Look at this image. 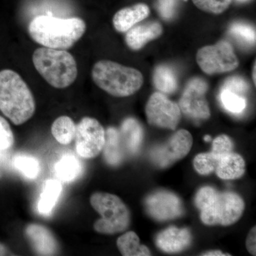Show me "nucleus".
<instances>
[{
	"label": "nucleus",
	"mask_w": 256,
	"mask_h": 256,
	"mask_svg": "<svg viewBox=\"0 0 256 256\" xmlns=\"http://www.w3.org/2000/svg\"><path fill=\"white\" fill-rule=\"evenodd\" d=\"M86 24L78 18H57L41 15L32 20L28 32L33 41L47 48L67 50L80 40Z\"/></svg>",
	"instance_id": "nucleus-1"
},
{
	"label": "nucleus",
	"mask_w": 256,
	"mask_h": 256,
	"mask_svg": "<svg viewBox=\"0 0 256 256\" xmlns=\"http://www.w3.org/2000/svg\"><path fill=\"white\" fill-rule=\"evenodd\" d=\"M0 111L15 126H21L36 111L34 97L20 74L11 69L0 70Z\"/></svg>",
	"instance_id": "nucleus-2"
},
{
	"label": "nucleus",
	"mask_w": 256,
	"mask_h": 256,
	"mask_svg": "<svg viewBox=\"0 0 256 256\" xmlns=\"http://www.w3.org/2000/svg\"><path fill=\"white\" fill-rule=\"evenodd\" d=\"M194 202L202 222L208 226H227L236 223L245 208L244 200L236 193L220 192L210 186L197 192Z\"/></svg>",
	"instance_id": "nucleus-3"
},
{
	"label": "nucleus",
	"mask_w": 256,
	"mask_h": 256,
	"mask_svg": "<svg viewBox=\"0 0 256 256\" xmlns=\"http://www.w3.org/2000/svg\"><path fill=\"white\" fill-rule=\"evenodd\" d=\"M32 62L42 78L55 88H66L76 80V62L66 50L37 48L32 56Z\"/></svg>",
	"instance_id": "nucleus-4"
},
{
	"label": "nucleus",
	"mask_w": 256,
	"mask_h": 256,
	"mask_svg": "<svg viewBox=\"0 0 256 256\" xmlns=\"http://www.w3.org/2000/svg\"><path fill=\"white\" fill-rule=\"evenodd\" d=\"M92 76L98 87L118 98L136 94L144 82L142 74L137 69L108 60H99L94 64Z\"/></svg>",
	"instance_id": "nucleus-5"
},
{
	"label": "nucleus",
	"mask_w": 256,
	"mask_h": 256,
	"mask_svg": "<svg viewBox=\"0 0 256 256\" xmlns=\"http://www.w3.org/2000/svg\"><path fill=\"white\" fill-rule=\"evenodd\" d=\"M90 203L101 216L94 224V229L97 233L114 235L129 228L130 212L119 196L105 192H96L90 196Z\"/></svg>",
	"instance_id": "nucleus-6"
},
{
	"label": "nucleus",
	"mask_w": 256,
	"mask_h": 256,
	"mask_svg": "<svg viewBox=\"0 0 256 256\" xmlns=\"http://www.w3.org/2000/svg\"><path fill=\"white\" fill-rule=\"evenodd\" d=\"M196 62L206 74L232 72L239 64L232 45L226 41L200 48L197 52Z\"/></svg>",
	"instance_id": "nucleus-7"
},
{
	"label": "nucleus",
	"mask_w": 256,
	"mask_h": 256,
	"mask_svg": "<svg viewBox=\"0 0 256 256\" xmlns=\"http://www.w3.org/2000/svg\"><path fill=\"white\" fill-rule=\"evenodd\" d=\"M76 150L80 158L92 159L104 150L106 132L98 120L84 117L76 124Z\"/></svg>",
	"instance_id": "nucleus-8"
},
{
	"label": "nucleus",
	"mask_w": 256,
	"mask_h": 256,
	"mask_svg": "<svg viewBox=\"0 0 256 256\" xmlns=\"http://www.w3.org/2000/svg\"><path fill=\"white\" fill-rule=\"evenodd\" d=\"M192 144L193 138L191 133L186 130H180L168 142L152 150L151 160L159 168H166L188 156Z\"/></svg>",
	"instance_id": "nucleus-9"
},
{
	"label": "nucleus",
	"mask_w": 256,
	"mask_h": 256,
	"mask_svg": "<svg viewBox=\"0 0 256 256\" xmlns=\"http://www.w3.org/2000/svg\"><path fill=\"white\" fill-rule=\"evenodd\" d=\"M146 112L150 124L166 129L175 130L181 118L178 104L162 92H154L150 96L146 102Z\"/></svg>",
	"instance_id": "nucleus-10"
},
{
	"label": "nucleus",
	"mask_w": 256,
	"mask_h": 256,
	"mask_svg": "<svg viewBox=\"0 0 256 256\" xmlns=\"http://www.w3.org/2000/svg\"><path fill=\"white\" fill-rule=\"evenodd\" d=\"M208 86L205 80L195 78L190 80L180 100V110L194 120H206L210 116L205 94Z\"/></svg>",
	"instance_id": "nucleus-11"
},
{
	"label": "nucleus",
	"mask_w": 256,
	"mask_h": 256,
	"mask_svg": "<svg viewBox=\"0 0 256 256\" xmlns=\"http://www.w3.org/2000/svg\"><path fill=\"white\" fill-rule=\"evenodd\" d=\"M144 205L152 218L159 222L174 220L184 213L181 200L171 192L158 191L151 194L146 197Z\"/></svg>",
	"instance_id": "nucleus-12"
},
{
	"label": "nucleus",
	"mask_w": 256,
	"mask_h": 256,
	"mask_svg": "<svg viewBox=\"0 0 256 256\" xmlns=\"http://www.w3.org/2000/svg\"><path fill=\"white\" fill-rule=\"evenodd\" d=\"M32 250L38 256H54L60 252V244L54 234L42 224H28L24 230Z\"/></svg>",
	"instance_id": "nucleus-13"
},
{
	"label": "nucleus",
	"mask_w": 256,
	"mask_h": 256,
	"mask_svg": "<svg viewBox=\"0 0 256 256\" xmlns=\"http://www.w3.org/2000/svg\"><path fill=\"white\" fill-rule=\"evenodd\" d=\"M192 234L188 228L171 226L158 234L156 245L160 250L169 254L182 252L191 244Z\"/></svg>",
	"instance_id": "nucleus-14"
},
{
	"label": "nucleus",
	"mask_w": 256,
	"mask_h": 256,
	"mask_svg": "<svg viewBox=\"0 0 256 256\" xmlns=\"http://www.w3.org/2000/svg\"><path fill=\"white\" fill-rule=\"evenodd\" d=\"M214 154V172L218 178L226 180H236L242 178L245 173V161L244 158L237 153L230 152L225 154Z\"/></svg>",
	"instance_id": "nucleus-15"
},
{
	"label": "nucleus",
	"mask_w": 256,
	"mask_h": 256,
	"mask_svg": "<svg viewBox=\"0 0 256 256\" xmlns=\"http://www.w3.org/2000/svg\"><path fill=\"white\" fill-rule=\"evenodd\" d=\"M118 132L120 142L124 154L132 156L137 153L143 140V129L140 124L136 119H126Z\"/></svg>",
	"instance_id": "nucleus-16"
},
{
	"label": "nucleus",
	"mask_w": 256,
	"mask_h": 256,
	"mask_svg": "<svg viewBox=\"0 0 256 256\" xmlns=\"http://www.w3.org/2000/svg\"><path fill=\"white\" fill-rule=\"evenodd\" d=\"M162 33L160 23L149 22L130 28L126 36L128 46L133 50L142 48L148 42L156 40Z\"/></svg>",
	"instance_id": "nucleus-17"
},
{
	"label": "nucleus",
	"mask_w": 256,
	"mask_h": 256,
	"mask_svg": "<svg viewBox=\"0 0 256 256\" xmlns=\"http://www.w3.org/2000/svg\"><path fill=\"white\" fill-rule=\"evenodd\" d=\"M149 14L150 9L148 5L140 3L119 10L114 15L112 23L118 32H126L136 24L148 18Z\"/></svg>",
	"instance_id": "nucleus-18"
},
{
	"label": "nucleus",
	"mask_w": 256,
	"mask_h": 256,
	"mask_svg": "<svg viewBox=\"0 0 256 256\" xmlns=\"http://www.w3.org/2000/svg\"><path fill=\"white\" fill-rule=\"evenodd\" d=\"M106 161L112 166L122 162L126 154L120 142L118 130L109 128L106 133V142L104 148Z\"/></svg>",
	"instance_id": "nucleus-19"
},
{
	"label": "nucleus",
	"mask_w": 256,
	"mask_h": 256,
	"mask_svg": "<svg viewBox=\"0 0 256 256\" xmlns=\"http://www.w3.org/2000/svg\"><path fill=\"white\" fill-rule=\"evenodd\" d=\"M62 191V183L58 180L50 178L46 182L38 203V210L42 214L48 215L52 213Z\"/></svg>",
	"instance_id": "nucleus-20"
},
{
	"label": "nucleus",
	"mask_w": 256,
	"mask_h": 256,
	"mask_svg": "<svg viewBox=\"0 0 256 256\" xmlns=\"http://www.w3.org/2000/svg\"><path fill=\"white\" fill-rule=\"evenodd\" d=\"M56 176L62 181L70 182L78 178L82 172V164L76 156L66 154L55 165Z\"/></svg>",
	"instance_id": "nucleus-21"
},
{
	"label": "nucleus",
	"mask_w": 256,
	"mask_h": 256,
	"mask_svg": "<svg viewBox=\"0 0 256 256\" xmlns=\"http://www.w3.org/2000/svg\"><path fill=\"white\" fill-rule=\"evenodd\" d=\"M118 248L124 256H150L148 247L140 244L139 237L134 232H128L118 238Z\"/></svg>",
	"instance_id": "nucleus-22"
},
{
	"label": "nucleus",
	"mask_w": 256,
	"mask_h": 256,
	"mask_svg": "<svg viewBox=\"0 0 256 256\" xmlns=\"http://www.w3.org/2000/svg\"><path fill=\"white\" fill-rule=\"evenodd\" d=\"M50 130L57 142L63 146H68L75 139L76 124L68 116H62L55 120Z\"/></svg>",
	"instance_id": "nucleus-23"
},
{
	"label": "nucleus",
	"mask_w": 256,
	"mask_h": 256,
	"mask_svg": "<svg viewBox=\"0 0 256 256\" xmlns=\"http://www.w3.org/2000/svg\"><path fill=\"white\" fill-rule=\"evenodd\" d=\"M154 86L163 94H171L178 88V80L174 70L168 66L156 67L153 76Z\"/></svg>",
	"instance_id": "nucleus-24"
},
{
	"label": "nucleus",
	"mask_w": 256,
	"mask_h": 256,
	"mask_svg": "<svg viewBox=\"0 0 256 256\" xmlns=\"http://www.w3.org/2000/svg\"><path fill=\"white\" fill-rule=\"evenodd\" d=\"M13 165L25 178L30 180L37 178L40 172L38 159L26 153H18L13 158Z\"/></svg>",
	"instance_id": "nucleus-25"
},
{
	"label": "nucleus",
	"mask_w": 256,
	"mask_h": 256,
	"mask_svg": "<svg viewBox=\"0 0 256 256\" xmlns=\"http://www.w3.org/2000/svg\"><path fill=\"white\" fill-rule=\"evenodd\" d=\"M220 101L224 108L232 114H242L246 108V100L244 96L222 88L220 92Z\"/></svg>",
	"instance_id": "nucleus-26"
},
{
	"label": "nucleus",
	"mask_w": 256,
	"mask_h": 256,
	"mask_svg": "<svg viewBox=\"0 0 256 256\" xmlns=\"http://www.w3.org/2000/svg\"><path fill=\"white\" fill-rule=\"evenodd\" d=\"M229 33L237 41L246 46H252L256 43V31L252 26L242 23H235L229 30Z\"/></svg>",
	"instance_id": "nucleus-27"
},
{
	"label": "nucleus",
	"mask_w": 256,
	"mask_h": 256,
	"mask_svg": "<svg viewBox=\"0 0 256 256\" xmlns=\"http://www.w3.org/2000/svg\"><path fill=\"white\" fill-rule=\"evenodd\" d=\"M198 9L206 12L220 14L228 9L232 0H192Z\"/></svg>",
	"instance_id": "nucleus-28"
},
{
	"label": "nucleus",
	"mask_w": 256,
	"mask_h": 256,
	"mask_svg": "<svg viewBox=\"0 0 256 256\" xmlns=\"http://www.w3.org/2000/svg\"><path fill=\"white\" fill-rule=\"evenodd\" d=\"M14 143V133L9 122L0 116V150L10 149Z\"/></svg>",
	"instance_id": "nucleus-29"
},
{
	"label": "nucleus",
	"mask_w": 256,
	"mask_h": 256,
	"mask_svg": "<svg viewBox=\"0 0 256 256\" xmlns=\"http://www.w3.org/2000/svg\"><path fill=\"white\" fill-rule=\"evenodd\" d=\"M222 88L227 89L244 96L248 92L249 85L244 78L239 76H233L225 80Z\"/></svg>",
	"instance_id": "nucleus-30"
},
{
	"label": "nucleus",
	"mask_w": 256,
	"mask_h": 256,
	"mask_svg": "<svg viewBox=\"0 0 256 256\" xmlns=\"http://www.w3.org/2000/svg\"><path fill=\"white\" fill-rule=\"evenodd\" d=\"M234 143L226 134H222L214 140L212 152L214 154H225L233 150Z\"/></svg>",
	"instance_id": "nucleus-31"
},
{
	"label": "nucleus",
	"mask_w": 256,
	"mask_h": 256,
	"mask_svg": "<svg viewBox=\"0 0 256 256\" xmlns=\"http://www.w3.org/2000/svg\"><path fill=\"white\" fill-rule=\"evenodd\" d=\"M178 0H158V11L164 20H169L173 18Z\"/></svg>",
	"instance_id": "nucleus-32"
},
{
	"label": "nucleus",
	"mask_w": 256,
	"mask_h": 256,
	"mask_svg": "<svg viewBox=\"0 0 256 256\" xmlns=\"http://www.w3.org/2000/svg\"><path fill=\"white\" fill-rule=\"evenodd\" d=\"M256 227L254 226V228L250 230L248 235L246 239V248L248 252L252 254V256L256 255Z\"/></svg>",
	"instance_id": "nucleus-33"
},
{
	"label": "nucleus",
	"mask_w": 256,
	"mask_h": 256,
	"mask_svg": "<svg viewBox=\"0 0 256 256\" xmlns=\"http://www.w3.org/2000/svg\"><path fill=\"white\" fill-rule=\"evenodd\" d=\"M202 256H230V254H224V252H220V250H210L202 254Z\"/></svg>",
	"instance_id": "nucleus-34"
},
{
	"label": "nucleus",
	"mask_w": 256,
	"mask_h": 256,
	"mask_svg": "<svg viewBox=\"0 0 256 256\" xmlns=\"http://www.w3.org/2000/svg\"><path fill=\"white\" fill-rule=\"evenodd\" d=\"M9 254L8 248L3 244H0V256H6Z\"/></svg>",
	"instance_id": "nucleus-35"
},
{
	"label": "nucleus",
	"mask_w": 256,
	"mask_h": 256,
	"mask_svg": "<svg viewBox=\"0 0 256 256\" xmlns=\"http://www.w3.org/2000/svg\"><path fill=\"white\" fill-rule=\"evenodd\" d=\"M252 79H254V84L256 85V64H254V72H252Z\"/></svg>",
	"instance_id": "nucleus-36"
},
{
	"label": "nucleus",
	"mask_w": 256,
	"mask_h": 256,
	"mask_svg": "<svg viewBox=\"0 0 256 256\" xmlns=\"http://www.w3.org/2000/svg\"><path fill=\"white\" fill-rule=\"evenodd\" d=\"M204 141H206V142H210V136H206L204 138Z\"/></svg>",
	"instance_id": "nucleus-37"
},
{
	"label": "nucleus",
	"mask_w": 256,
	"mask_h": 256,
	"mask_svg": "<svg viewBox=\"0 0 256 256\" xmlns=\"http://www.w3.org/2000/svg\"><path fill=\"white\" fill-rule=\"evenodd\" d=\"M238 2H247L248 0H236Z\"/></svg>",
	"instance_id": "nucleus-38"
},
{
	"label": "nucleus",
	"mask_w": 256,
	"mask_h": 256,
	"mask_svg": "<svg viewBox=\"0 0 256 256\" xmlns=\"http://www.w3.org/2000/svg\"><path fill=\"white\" fill-rule=\"evenodd\" d=\"M185 1H186V0H185Z\"/></svg>",
	"instance_id": "nucleus-39"
}]
</instances>
